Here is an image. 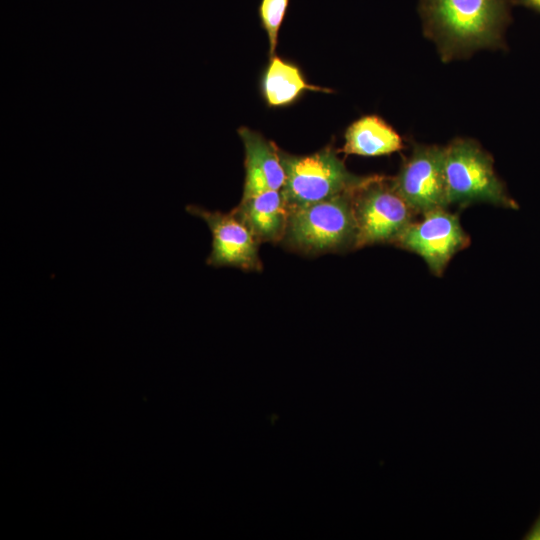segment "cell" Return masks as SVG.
I'll return each mask as SVG.
<instances>
[{
    "label": "cell",
    "mask_w": 540,
    "mask_h": 540,
    "mask_svg": "<svg viewBox=\"0 0 540 540\" xmlns=\"http://www.w3.org/2000/svg\"><path fill=\"white\" fill-rule=\"evenodd\" d=\"M512 0H420L425 36L444 61L477 49L498 48L510 23Z\"/></svg>",
    "instance_id": "obj_1"
},
{
    "label": "cell",
    "mask_w": 540,
    "mask_h": 540,
    "mask_svg": "<svg viewBox=\"0 0 540 540\" xmlns=\"http://www.w3.org/2000/svg\"><path fill=\"white\" fill-rule=\"evenodd\" d=\"M444 171L449 205L487 202L519 208L497 176L492 156L474 140L457 138L444 147Z\"/></svg>",
    "instance_id": "obj_2"
},
{
    "label": "cell",
    "mask_w": 540,
    "mask_h": 540,
    "mask_svg": "<svg viewBox=\"0 0 540 540\" xmlns=\"http://www.w3.org/2000/svg\"><path fill=\"white\" fill-rule=\"evenodd\" d=\"M280 158L286 174L281 190L290 210L354 192L373 177L348 171L332 148L302 156L280 151Z\"/></svg>",
    "instance_id": "obj_3"
},
{
    "label": "cell",
    "mask_w": 540,
    "mask_h": 540,
    "mask_svg": "<svg viewBox=\"0 0 540 540\" xmlns=\"http://www.w3.org/2000/svg\"><path fill=\"white\" fill-rule=\"evenodd\" d=\"M354 192L291 210L283 240L310 254L355 248Z\"/></svg>",
    "instance_id": "obj_4"
},
{
    "label": "cell",
    "mask_w": 540,
    "mask_h": 540,
    "mask_svg": "<svg viewBox=\"0 0 540 540\" xmlns=\"http://www.w3.org/2000/svg\"><path fill=\"white\" fill-rule=\"evenodd\" d=\"M357 235L355 248L399 239L415 220L416 212L394 190L390 179L373 177L353 194Z\"/></svg>",
    "instance_id": "obj_5"
},
{
    "label": "cell",
    "mask_w": 540,
    "mask_h": 540,
    "mask_svg": "<svg viewBox=\"0 0 540 540\" xmlns=\"http://www.w3.org/2000/svg\"><path fill=\"white\" fill-rule=\"evenodd\" d=\"M414 220L395 242V246L419 255L435 276H442L449 261L470 244L457 215L437 208Z\"/></svg>",
    "instance_id": "obj_6"
},
{
    "label": "cell",
    "mask_w": 540,
    "mask_h": 540,
    "mask_svg": "<svg viewBox=\"0 0 540 540\" xmlns=\"http://www.w3.org/2000/svg\"><path fill=\"white\" fill-rule=\"evenodd\" d=\"M390 182L417 215L447 208L444 147L416 144Z\"/></svg>",
    "instance_id": "obj_7"
},
{
    "label": "cell",
    "mask_w": 540,
    "mask_h": 540,
    "mask_svg": "<svg viewBox=\"0 0 540 540\" xmlns=\"http://www.w3.org/2000/svg\"><path fill=\"white\" fill-rule=\"evenodd\" d=\"M186 211L204 220L212 234L211 252L206 260L208 265L262 270L258 253L260 242L236 214L232 211H209L196 205H188Z\"/></svg>",
    "instance_id": "obj_8"
},
{
    "label": "cell",
    "mask_w": 540,
    "mask_h": 540,
    "mask_svg": "<svg viewBox=\"0 0 540 540\" xmlns=\"http://www.w3.org/2000/svg\"><path fill=\"white\" fill-rule=\"evenodd\" d=\"M238 134L244 145L245 181L242 198L269 190H281L286 174L280 150L260 133L241 127Z\"/></svg>",
    "instance_id": "obj_9"
},
{
    "label": "cell",
    "mask_w": 540,
    "mask_h": 540,
    "mask_svg": "<svg viewBox=\"0 0 540 540\" xmlns=\"http://www.w3.org/2000/svg\"><path fill=\"white\" fill-rule=\"evenodd\" d=\"M290 211L282 190H269L242 198L232 210L259 242L283 240Z\"/></svg>",
    "instance_id": "obj_10"
},
{
    "label": "cell",
    "mask_w": 540,
    "mask_h": 540,
    "mask_svg": "<svg viewBox=\"0 0 540 540\" xmlns=\"http://www.w3.org/2000/svg\"><path fill=\"white\" fill-rule=\"evenodd\" d=\"M342 152L365 157L388 155L403 148L400 135L376 115L353 122L345 132Z\"/></svg>",
    "instance_id": "obj_11"
},
{
    "label": "cell",
    "mask_w": 540,
    "mask_h": 540,
    "mask_svg": "<svg viewBox=\"0 0 540 540\" xmlns=\"http://www.w3.org/2000/svg\"><path fill=\"white\" fill-rule=\"evenodd\" d=\"M308 90L331 92L309 84L301 70L277 55L270 57L261 79V92L270 107H283L298 100Z\"/></svg>",
    "instance_id": "obj_12"
},
{
    "label": "cell",
    "mask_w": 540,
    "mask_h": 540,
    "mask_svg": "<svg viewBox=\"0 0 540 540\" xmlns=\"http://www.w3.org/2000/svg\"><path fill=\"white\" fill-rule=\"evenodd\" d=\"M289 1L261 0L260 2L258 12L261 25L268 37L270 57L275 55L279 30L286 16Z\"/></svg>",
    "instance_id": "obj_13"
},
{
    "label": "cell",
    "mask_w": 540,
    "mask_h": 540,
    "mask_svg": "<svg viewBox=\"0 0 540 540\" xmlns=\"http://www.w3.org/2000/svg\"><path fill=\"white\" fill-rule=\"evenodd\" d=\"M512 3L525 6L540 13V0H512Z\"/></svg>",
    "instance_id": "obj_14"
},
{
    "label": "cell",
    "mask_w": 540,
    "mask_h": 540,
    "mask_svg": "<svg viewBox=\"0 0 540 540\" xmlns=\"http://www.w3.org/2000/svg\"><path fill=\"white\" fill-rule=\"evenodd\" d=\"M525 538L528 540H540V517Z\"/></svg>",
    "instance_id": "obj_15"
}]
</instances>
